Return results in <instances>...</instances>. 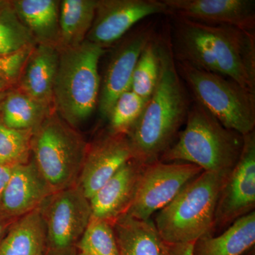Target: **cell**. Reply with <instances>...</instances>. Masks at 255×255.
Returning a JSON list of instances; mask_svg holds the SVG:
<instances>
[{"mask_svg":"<svg viewBox=\"0 0 255 255\" xmlns=\"http://www.w3.org/2000/svg\"><path fill=\"white\" fill-rule=\"evenodd\" d=\"M13 167H14L0 164V201H1L5 187L9 182L10 177H11Z\"/></svg>","mask_w":255,"mask_h":255,"instance_id":"cell-31","label":"cell"},{"mask_svg":"<svg viewBox=\"0 0 255 255\" xmlns=\"http://www.w3.org/2000/svg\"><path fill=\"white\" fill-rule=\"evenodd\" d=\"M178 73L196 103L223 127L245 135L254 131L255 93L231 79L176 60Z\"/></svg>","mask_w":255,"mask_h":255,"instance_id":"cell-7","label":"cell"},{"mask_svg":"<svg viewBox=\"0 0 255 255\" xmlns=\"http://www.w3.org/2000/svg\"><path fill=\"white\" fill-rule=\"evenodd\" d=\"M194 243L168 245L169 255H193Z\"/></svg>","mask_w":255,"mask_h":255,"instance_id":"cell-30","label":"cell"},{"mask_svg":"<svg viewBox=\"0 0 255 255\" xmlns=\"http://www.w3.org/2000/svg\"><path fill=\"white\" fill-rule=\"evenodd\" d=\"M46 231L40 207L15 220L0 242V255H46Z\"/></svg>","mask_w":255,"mask_h":255,"instance_id":"cell-20","label":"cell"},{"mask_svg":"<svg viewBox=\"0 0 255 255\" xmlns=\"http://www.w3.org/2000/svg\"><path fill=\"white\" fill-rule=\"evenodd\" d=\"M230 172L203 171L159 210L153 222L167 244L194 243L211 234L220 194Z\"/></svg>","mask_w":255,"mask_h":255,"instance_id":"cell-4","label":"cell"},{"mask_svg":"<svg viewBox=\"0 0 255 255\" xmlns=\"http://www.w3.org/2000/svg\"><path fill=\"white\" fill-rule=\"evenodd\" d=\"M9 1H5V0H0V9H2L5 6L9 4Z\"/></svg>","mask_w":255,"mask_h":255,"instance_id":"cell-35","label":"cell"},{"mask_svg":"<svg viewBox=\"0 0 255 255\" xmlns=\"http://www.w3.org/2000/svg\"><path fill=\"white\" fill-rule=\"evenodd\" d=\"M119 255H169L165 243L151 220L124 214L112 223Z\"/></svg>","mask_w":255,"mask_h":255,"instance_id":"cell-18","label":"cell"},{"mask_svg":"<svg viewBox=\"0 0 255 255\" xmlns=\"http://www.w3.org/2000/svg\"><path fill=\"white\" fill-rule=\"evenodd\" d=\"M202 172L200 167L187 162L157 160L145 164L126 214L142 221L150 220Z\"/></svg>","mask_w":255,"mask_h":255,"instance_id":"cell-9","label":"cell"},{"mask_svg":"<svg viewBox=\"0 0 255 255\" xmlns=\"http://www.w3.org/2000/svg\"><path fill=\"white\" fill-rule=\"evenodd\" d=\"M88 145L55 110L35 129L33 160L52 193L77 184Z\"/></svg>","mask_w":255,"mask_h":255,"instance_id":"cell-6","label":"cell"},{"mask_svg":"<svg viewBox=\"0 0 255 255\" xmlns=\"http://www.w3.org/2000/svg\"><path fill=\"white\" fill-rule=\"evenodd\" d=\"M18 17L28 28L36 44H59L60 1L55 0L11 1Z\"/></svg>","mask_w":255,"mask_h":255,"instance_id":"cell-19","label":"cell"},{"mask_svg":"<svg viewBox=\"0 0 255 255\" xmlns=\"http://www.w3.org/2000/svg\"><path fill=\"white\" fill-rule=\"evenodd\" d=\"M243 150L220 194L214 228H223L254 211L255 206V134L243 135Z\"/></svg>","mask_w":255,"mask_h":255,"instance_id":"cell-10","label":"cell"},{"mask_svg":"<svg viewBox=\"0 0 255 255\" xmlns=\"http://www.w3.org/2000/svg\"><path fill=\"white\" fill-rule=\"evenodd\" d=\"M52 194L33 159L15 165L0 201V215L17 219L40 207Z\"/></svg>","mask_w":255,"mask_h":255,"instance_id":"cell-15","label":"cell"},{"mask_svg":"<svg viewBox=\"0 0 255 255\" xmlns=\"http://www.w3.org/2000/svg\"><path fill=\"white\" fill-rule=\"evenodd\" d=\"M53 87V107L71 127L86 121L98 104L101 87L99 62L105 48L85 40L60 48Z\"/></svg>","mask_w":255,"mask_h":255,"instance_id":"cell-5","label":"cell"},{"mask_svg":"<svg viewBox=\"0 0 255 255\" xmlns=\"http://www.w3.org/2000/svg\"><path fill=\"white\" fill-rule=\"evenodd\" d=\"M33 47L13 54H0V78L11 85L17 82Z\"/></svg>","mask_w":255,"mask_h":255,"instance_id":"cell-29","label":"cell"},{"mask_svg":"<svg viewBox=\"0 0 255 255\" xmlns=\"http://www.w3.org/2000/svg\"><path fill=\"white\" fill-rule=\"evenodd\" d=\"M185 124L159 160L187 162L206 172H231L241 155L243 135L223 127L196 102L190 107Z\"/></svg>","mask_w":255,"mask_h":255,"instance_id":"cell-3","label":"cell"},{"mask_svg":"<svg viewBox=\"0 0 255 255\" xmlns=\"http://www.w3.org/2000/svg\"><path fill=\"white\" fill-rule=\"evenodd\" d=\"M6 92H7V90H6V91L0 92V114H1V104H2V102L3 100H4L5 96H6Z\"/></svg>","mask_w":255,"mask_h":255,"instance_id":"cell-34","label":"cell"},{"mask_svg":"<svg viewBox=\"0 0 255 255\" xmlns=\"http://www.w3.org/2000/svg\"><path fill=\"white\" fill-rule=\"evenodd\" d=\"M144 165L132 159L116 172L89 200L92 218L112 223L126 214L133 199Z\"/></svg>","mask_w":255,"mask_h":255,"instance_id":"cell-16","label":"cell"},{"mask_svg":"<svg viewBox=\"0 0 255 255\" xmlns=\"http://www.w3.org/2000/svg\"><path fill=\"white\" fill-rule=\"evenodd\" d=\"M59 63V50L36 44L32 49L19 78L18 89L41 105L53 107V87Z\"/></svg>","mask_w":255,"mask_h":255,"instance_id":"cell-17","label":"cell"},{"mask_svg":"<svg viewBox=\"0 0 255 255\" xmlns=\"http://www.w3.org/2000/svg\"><path fill=\"white\" fill-rule=\"evenodd\" d=\"M97 0L60 1V38L58 48H70L86 40L95 19Z\"/></svg>","mask_w":255,"mask_h":255,"instance_id":"cell-22","label":"cell"},{"mask_svg":"<svg viewBox=\"0 0 255 255\" xmlns=\"http://www.w3.org/2000/svg\"><path fill=\"white\" fill-rule=\"evenodd\" d=\"M16 219H8L0 215V242L4 237L9 226Z\"/></svg>","mask_w":255,"mask_h":255,"instance_id":"cell-32","label":"cell"},{"mask_svg":"<svg viewBox=\"0 0 255 255\" xmlns=\"http://www.w3.org/2000/svg\"><path fill=\"white\" fill-rule=\"evenodd\" d=\"M158 14H169L162 0H97L95 19L86 40L107 48L139 21Z\"/></svg>","mask_w":255,"mask_h":255,"instance_id":"cell-11","label":"cell"},{"mask_svg":"<svg viewBox=\"0 0 255 255\" xmlns=\"http://www.w3.org/2000/svg\"><path fill=\"white\" fill-rule=\"evenodd\" d=\"M33 131L10 128L0 123V164L14 167L29 162Z\"/></svg>","mask_w":255,"mask_h":255,"instance_id":"cell-27","label":"cell"},{"mask_svg":"<svg viewBox=\"0 0 255 255\" xmlns=\"http://www.w3.org/2000/svg\"><path fill=\"white\" fill-rule=\"evenodd\" d=\"M255 244V211L242 216L222 234H207L193 246V255H243Z\"/></svg>","mask_w":255,"mask_h":255,"instance_id":"cell-21","label":"cell"},{"mask_svg":"<svg viewBox=\"0 0 255 255\" xmlns=\"http://www.w3.org/2000/svg\"><path fill=\"white\" fill-rule=\"evenodd\" d=\"M46 231V255H75L92 219L90 201L77 184L50 194L40 206Z\"/></svg>","mask_w":255,"mask_h":255,"instance_id":"cell-8","label":"cell"},{"mask_svg":"<svg viewBox=\"0 0 255 255\" xmlns=\"http://www.w3.org/2000/svg\"><path fill=\"white\" fill-rule=\"evenodd\" d=\"M169 14L210 24H225L254 31L253 0H162Z\"/></svg>","mask_w":255,"mask_h":255,"instance_id":"cell-14","label":"cell"},{"mask_svg":"<svg viewBox=\"0 0 255 255\" xmlns=\"http://www.w3.org/2000/svg\"><path fill=\"white\" fill-rule=\"evenodd\" d=\"M53 110L18 89L10 90L1 104L0 123L16 130H34Z\"/></svg>","mask_w":255,"mask_h":255,"instance_id":"cell-23","label":"cell"},{"mask_svg":"<svg viewBox=\"0 0 255 255\" xmlns=\"http://www.w3.org/2000/svg\"><path fill=\"white\" fill-rule=\"evenodd\" d=\"M153 37L150 26H143L126 38L114 51L100 87L98 105L104 117H108L117 99L130 90L132 73L139 57Z\"/></svg>","mask_w":255,"mask_h":255,"instance_id":"cell-13","label":"cell"},{"mask_svg":"<svg viewBox=\"0 0 255 255\" xmlns=\"http://www.w3.org/2000/svg\"><path fill=\"white\" fill-rule=\"evenodd\" d=\"M75 255H87L86 254H85V253H82L81 252H78V253L75 254Z\"/></svg>","mask_w":255,"mask_h":255,"instance_id":"cell-36","label":"cell"},{"mask_svg":"<svg viewBox=\"0 0 255 255\" xmlns=\"http://www.w3.org/2000/svg\"><path fill=\"white\" fill-rule=\"evenodd\" d=\"M174 16L177 61L233 80L255 93L254 31Z\"/></svg>","mask_w":255,"mask_h":255,"instance_id":"cell-1","label":"cell"},{"mask_svg":"<svg viewBox=\"0 0 255 255\" xmlns=\"http://www.w3.org/2000/svg\"><path fill=\"white\" fill-rule=\"evenodd\" d=\"M159 55L157 86L128 134L134 159L142 164L159 160L173 143L191 107L170 42L159 41Z\"/></svg>","mask_w":255,"mask_h":255,"instance_id":"cell-2","label":"cell"},{"mask_svg":"<svg viewBox=\"0 0 255 255\" xmlns=\"http://www.w3.org/2000/svg\"><path fill=\"white\" fill-rule=\"evenodd\" d=\"M147 102L132 90L124 92L108 116L112 132L128 135L141 116Z\"/></svg>","mask_w":255,"mask_h":255,"instance_id":"cell-28","label":"cell"},{"mask_svg":"<svg viewBox=\"0 0 255 255\" xmlns=\"http://www.w3.org/2000/svg\"><path fill=\"white\" fill-rule=\"evenodd\" d=\"M11 86V85L4 80V79L0 78V92L6 91L8 87Z\"/></svg>","mask_w":255,"mask_h":255,"instance_id":"cell-33","label":"cell"},{"mask_svg":"<svg viewBox=\"0 0 255 255\" xmlns=\"http://www.w3.org/2000/svg\"><path fill=\"white\" fill-rule=\"evenodd\" d=\"M134 159L125 134L112 132L88 146L77 185L88 200L124 164Z\"/></svg>","mask_w":255,"mask_h":255,"instance_id":"cell-12","label":"cell"},{"mask_svg":"<svg viewBox=\"0 0 255 255\" xmlns=\"http://www.w3.org/2000/svg\"><path fill=\"white\" fill-rule=\"evenodd\" d=\"M77 251L87 255H119L112 223L92 218L79 241Z\"/></svg>","mask_w":255,"mask_h":255,"instance_id":"cell-26","label":"cell"},{"mask_svg":"<svg viewBox=\"0 0 255 255\" xmlns=\"http://www.w3.org/2000/svg\"><path fill=\"white\" fill-rule=\"evenodd\" d=\"M36 45L31 33L18 17L9 1L0 9V54H13Z\"/></svg>","mask_w":255,"mask_h":255,"instance_id":"cell-25","label":"cell"},{"mask_svg":"<svg viewBox=\"0 0 255 255\" xmlns=\"http://www.w3.org/2000/svg\"><path fill=\"white\" fill-rule=\"evenodd\" d=\"M160 72L159 41L150 40L139 57L132 73L130 90L148 100L153 93Z\"/></svg>","mask_w":255,"mask_h":255,"instance_id":"cell-24","label":"cell"}]
</instances>
